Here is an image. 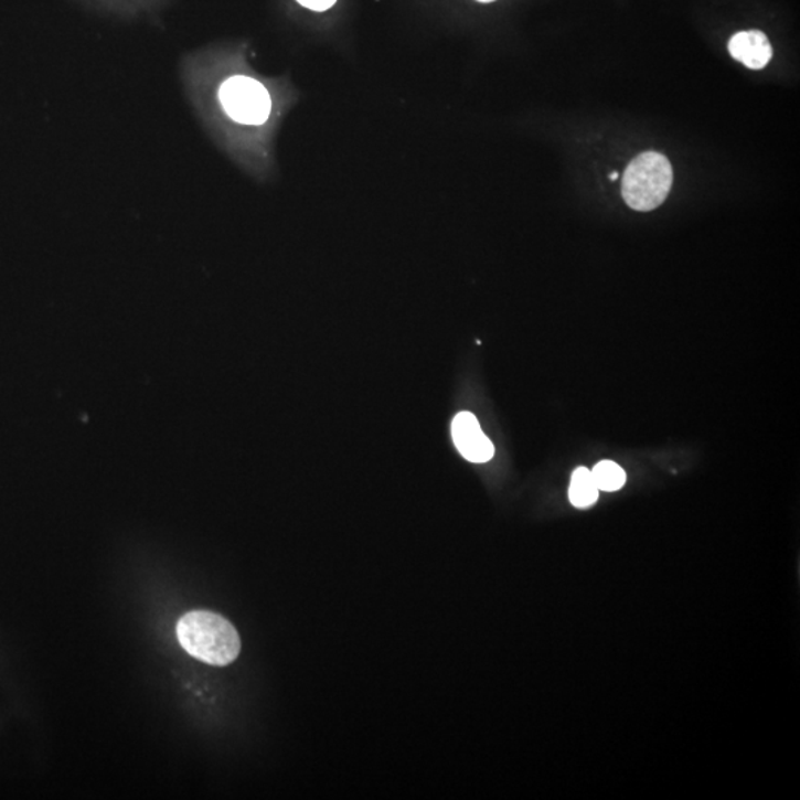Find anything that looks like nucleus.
I'll list each match as a JSON object with an SVG mask.
<instances>
[{
  "label": "nucleus",
  "instance_id": "nucleus-1",
  "mask_svg": "<svg viewBox=\"0 0 800 800\" xmlns=\"http://www.w3.org/2000/svg\"><path fill=\"white\" fill-rule=\"evenodd\" d=\"M175 631L183 650L202 663L224 668L239 657L241 636L235 626L218 614H184L177 622Z\"/></svg>",
  "mask_w": 800,
  "mask_h": 800
},
{
  "label": "nucleus",
  "instance_id": "nucleus-2",
  "mask_svg": "<svg viewBox=\"0 0 800 800\" xmlns=\"http://www.w3.org/2000/svg\"><path fill=\"white\" fill-rule=\"evenodd\" d=\"M672 184L673 168L669 159L655 151H647L627 167L621 193L631 210L648 212L665 201Z\"/></svg>",
  "mask_w": 800,
  "mask_h": 800
},
{
  "label": "nucleus",
  "instance_id": "nucleus-3",
  "mask_svg": "<svg viewBox=\"0 0 800 800\" xmlns=\"http://www.w3.org/2000/svg\"><path fill=\"white\" fill-rule=\"evenodd\" d=\"M220 102L233 120L242 125H263L269 119L271 98L263 84L248 76H235L220 88Z\"/></svg>",
  "mask_w": 800,
  "mask_h": 800
},
{
  "label": "nucleus",
  "instance_id": "nucleus-4",
  "mask_svg": "<svg viewBox=\"0 0 800 800\" xmlns=\"http://www.w3.org/2000/svg\"><path fill=\"white\" fill-rule=\"evenodd\" d=\"M454 444L458 452L471 462H487L494 457L495 448L480 429L478 418L471 413H460L454 418L451 426Z\"/></svg>",
  "mask_w": 800,
  "mask_h": 800
},
{
  "label": "nucleus",
  "instance_id": "nucleus-5",
  "mask_svg": "<svg viewBox=\"0 0 800 800\" xmlns=\"http://www.w3.org/2000/svg\"><path fill=\"white\" fill-rule=\"evenodd\" d=\"M729 54L734 60L743 63L744 66L751 71H760L767 67L772 58L771 42L767 34L759 30H749V32H739L730 38L728 45Z\"/></svg>",
  "mask_w": 800,
  "mask_h": 800
},
{
  "label": "nucleus",
  "instance_id": "nucleus-6",
  "mask_svg": "<svg viewBox=\"0 0 800 800\" xmlns=\"http://www.w3.org/2000/svg\"><path fill=\"white\" fill-rule=\"evenodd\" d=\"M569 501L574 508L587 509L594 505L599 499V490L596 487L591 470L586 467H578L570 478Z\"/></svg>",
  "mask_w": 800,
  "mask_h": 800
},
{
  "label": "nucleus",
  "instance_id": "nucleus-7",
  "mask_svg": "<svg viewBox=\"0 0 800 800\" xmlns=\"http://www.w3.org/2000/svg\"><path fill=\"white\" fill-rule=\"evenodd\" d=\"M599 491L614 492L621 490L626 483V471L617 462L600 461L591 470Z\"/></svg>",
  "mask_w": 800,
  "mask_h": 800
},
{
  "label": "nucleus",
  "instance_id": "nucleus-8",
  "mask_svg": "<svg viewBox=\"0 0 800 800\" xmlns=\"http://www.w3.org/2000/svg\"><path fill=\"white\" fill-rule=\"evenodd\" d=\"M300 6L309 8L311 11H327L335 6L337 0H297Z\"/></svg>",
  "mask_w": 800,
  "mask_h": 800
},
{
  "label": "nucleus",
  "instance_id": "nucleus-9",
  "mask_svg": "<svg viewBox=\"0 0 800 800\" xmlns=\"http://www.w3.org/2000/svg\"><path fill=\"white\" fill-rule=\"evenodd\" d=\"M618 177H620V175H618V172H612V174L609 175V179H611L612 181H616V180H618Z\"/></svg>",
  "mask_w": 800,
  "mask_h": 800
},
{
  "label": "nucleus",
  "instance_id": "nucleus-10",
  "mask_svg": "<svg viewBox=\"0 0 800 800\" xmlns=\"http://www.w3.org/2000/svg\"><path fill=\"white\" fill-rule=\"evenodd\" d=\"M478 2L488 3V2H494V0H478Z\"/></svg>",
  "mask_w": 800,
  "mask_h": 800
}]
</instances>
